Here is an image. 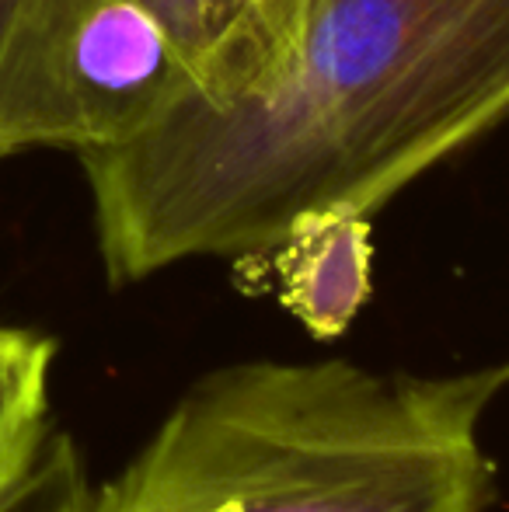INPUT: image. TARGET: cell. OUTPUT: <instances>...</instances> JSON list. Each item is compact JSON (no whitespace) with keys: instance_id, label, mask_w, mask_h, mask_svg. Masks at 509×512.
I'll list each match as a JSON object with an SVG mask.
<instances>
[{"instance_id":"7a4b0ae2","label":"cell","mask_w":509,"mask_h":512,"mask_svg":"<svg viewBox=\"0 0 509 512\" xmlns=\"http://www.w3.org/2000/svg\"><path fill=\"white\" fill-rule=\"evenodd\" d=\"M509 359L468 373L248 359L185 387L91 512H489L482 425Z\"/></svg>"},{"instance_id":"8992f818","label":"cell","mask_w":509,"mask_h":512,"mask_svg":"<svg viewBox=\"0 0 509 512\" xmlns=\"http://www.w3.org/2000/svg\"><path fill=\"white\" fill-rule=\"evenodd\" d=\"M91 499L95 485L74 436L49 425L35 457L0 495V512H91Z\"/></svg>"},{"instance_id":"277c9868","label":"cell","mask_w":509,"mask_h":512,"mask_svg":"<svg viewBox=\"0 0 509 512\" xmlns=\"http://www.w3.org/2000/svg\"><path fill=\"white\" fill-rule=\"evenodd\" d=\"M370 220L332 216L304 223L276 251L272 262L283 300L318 335H339L370 293Z\"/></svg>"},{"instance_id":"3957f363","label":"cell","mask_w":509,"mask_h":512,"mask_svg":"<svg viewBox=\"0 0 509 512\" xmlns=\"http://www.w3.org/2000/svg\"><path fill=\"white\" fill-rule=\"evenodd\" d=\"M192 77L189 95H224L276 46L290 0H136Z\"/></svg>"},{"instance_id":"6da1fadb","label":"cell","mask_w":509,"mask_h":512,"mask_svg":"<svg viewBox=\"0 0 509 512\" xmlns=\"http://www.w3.org/2000/svg\"><path fill=\"white\" fill-rule=\"evenodd\" d=\"M509 119V0H290L262 63L84 150L116 286L262 262L304 223L370 220Z\"/></svg>"},{"instance_id":"5b68a950","label":"cell","mask_w":509,"mask_h":512,"mask_svg":"<svg viewBox=\"0 0 509 512\" xmlns=\"http://www.w3.org/2000/svg\"><path fill=\"white\" fill-rule=\"evenodd\" d=\"M56 345L28 328L0 324V495L18 481L49 432V373Z\"/></svg>"}]
</instances>
